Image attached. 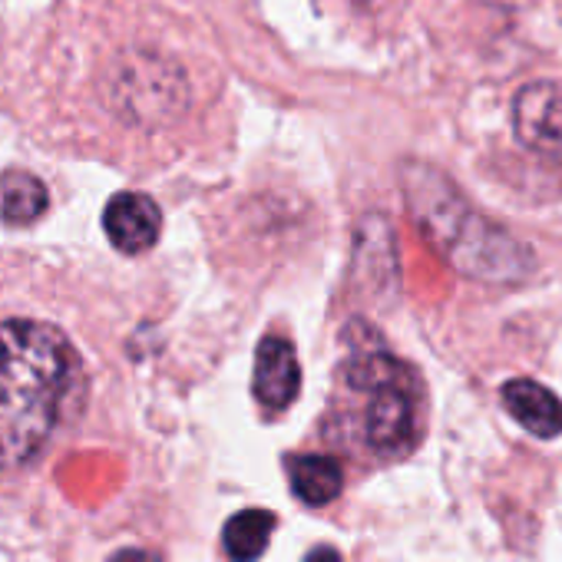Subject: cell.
I'll return each mask as SVG.
<instances>
[{
	"instance_id": "6da1fadb",
	"label": "cell",
	"mask_w": 562,
	"mask_h": 562,
	"mask_svg": "<svg viewBox=\"0 0 562 562\" xmlns=\"http://www.w3.org/2000/svg\"><path fill=\"white\" fill-rule=\"evenodd\" d=\"M77 394L80 358L60 328L0 322V470L27 467L70 417Z\"/></svg>"
},
{
	"instance_id": "7a4b0ae2",
	"label": "cell",
	"mask_w": 562,
	"mask_h": 562,
	"mask_svg": "<svg viewBox=\"0 0 562 562\" xmlns=\"http://www.w3.org/2000/svg\"><path fill=\"white\" fill-rule=\"evenodd\" d=\"M401 186L414 222L460 274L486 281V285H516L532 271V251L476 212L434 166L407 162L401 169Z\"/></svg>"
},
{
	"instance_id": "3957f363",
	"label": "cell",
	"mask_w": 562,
	"mask_h": 562,
	"mask_svg": "<svg viewBox=\"0 0 562 562\" xmlns=\"http://www.w3.org/2000/svg\"><path fill=\"white\" fill-rule=\"evenodd\" d=\"M348 381L371 397L364 411V437L371 450L384 457L407 453L417 440V387L407 368L374 351L351 364Z\"/></svg>"
},
{
	"instance_id": "277c9868",
	"label": "cell",
	"mask_w": 562,
	"mask_h": 562,
	"mask_svg": "<svg viewBox=\"0 0 562 562\" xmlns=\"http://www.w3.org/2000/svg\"><path fill=\"white\" fill-rule=\"evenodd\" d=\"M513 130L536 153L562 149V87L552 80L526 83L513 100Z\"/></svg>"
},
{
	"instance_id": "5b68a950",
	"label": "cell",
	"mask_w": 562,
	"mask_h": 562,
	"mask_svg": "<svg viewBox=\"0 0 562 562\" xmlns=\"http://www.w3.org/2000/svg\"><path fill=\"white\" fill-rule=\"evenodd\" d=\"M299 387H302V368H299L295 348L278 335L265 338L255 355V378H251L255 401L268 414H281L285 407H292V401L299 397Z\"/></svg>"
},
{
	"instance_id": "8992f818",
	"label": "cell",
	"mask_w": 562,
	"mask_h": 562,
	"mask_svg": "<svg viewBox=\"0 0 562 562\" xmlns=\"http://www.w3.org/2000/svg\"><path fill=\"white\" fill-rule=\"evenodd\" d=\"M103 228L123 255H139L159 241L162 212L143 192H120L110 199V205L103 212Z\"/></svg>"
},
{
	"instance_id": "52a82bcc",
	"label": "cell",
	"mask_w": 562,
	"mask_h": 562,
	"mask_svg": "<svg viewBox=\"0 0 562 562\" xmlns=\"http://www.w3.org/2000/svg\"><path fill=\"white\" fill-rule=\"evenodd\" d=\"M503 407L532 437L552 440L562 434V401L549 387H542L529 378H516V381L503 384Z\"/></svg>"
},
{
	"instance_id": "ba28073f",
	"label": "cell",
	"mask_w": 562,
	"mask_h": 562,
	"mask_svg": "<svg viewBox=\"0 0 562 562\" xmlns=\"http://www.w3.org/2000/svg\"><path fill=\"white\" fill-rule=\"evenodd\" d=\"M176 90H182V80L172 67H166L162 60L149 57V60H133L120 80V93H123V106L133 113H146V93L153 100V110H172V97Z\"/></svg>"
},
{
	"instance_id": "9c48e42d",
	"label": "cell",
	"mask_w": 562,
	"mask_h": 562,
	"mask_svg": "<svg viewBox=\"0 0 562 562\" xmlns=\"http://www.w3.org/2000/svg\"><path fill=\"white\" fill-rule=\"evenodd\" d=\"M289 480H292L295 496L305 506H328L331 499H338V493L345 486V470L335 457L299 453L289 460Z\"/></svg>"
},
{
	"instance_id": "30bf717a",
	"label": "cell",
	"mask_w": 562,
	"mask_h": 562,
	"mask_svg": "<svg viewBox=\"0 0 562 562\" xmlns=\"http://www.w3.org/2000/svg\"><path fill=\"white\" fill-rule=\"evenodd\" d=\"M47 209V189L34 172L14 169L0 176V218L8 225H34Z\"/></svg>"
},
{
	"instance_id": "8fae6325",
	"label": "cell",
	"mask_w": 562,
	"mask_h": 562,
	"mask_svg": "<svg viewBox=\"0 0 562 562\" xmlns=\"http://www.w3.org/2000/svg\"><path fill=\"white\" fill-rule=\"evenodd\" d=\"M271 532H274V513H268V509H241L225 522L222 546H225L228 559L255 562L268 549Z\"/></svg>"
},
{
	"instance_id": "7c38bea8",
	"label": "cell",
	"mask_w": 562,
	"mask_h": 562,
	"mask_svg": "<svg viewBox=\"0 0 562 562\" xmlns=\"http://www.w3.org/2000/svg\"><path fill=\"white\" fill-rule=\"evenodd\" d=\"M110 562H162V555L153 552V549H123Z\"/></svg>"
},
{
	"instance_id": "4fadbf2b",
	"label": "cell",
	"mask_w": 562,
	"mask_h": 562,
	"mask_svg": "<svg viewBox=\"0 0 562 562\" xmlns=\"http://www.w3.org/2000/svg\"><path fill=\"white\" fill-rule=\"evenodd\" d=\"M305 562H341V555L331 549V546H318L315 552H308V559Z\"/></svg>"
}]
</instances>
